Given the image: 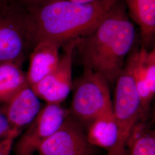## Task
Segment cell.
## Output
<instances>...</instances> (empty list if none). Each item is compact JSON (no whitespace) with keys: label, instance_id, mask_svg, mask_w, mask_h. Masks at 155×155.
I'll list each match as a JSON object with an SVG mask.
<instances>
[{"label":"cell","instance_id":"6da1fadb","mask_svg":"<svg viewBox=\"0 0 155 155\" xmlns=\"http://www.w3.org/2000/svg\"><path fill=\"white\" fill-rule=\"evenodd\" d=\"M118 1L96 0L78 4L48 0L24 5L32 48L43 40L55 41L63 46L71 40L89 35Z\"/></svg>","mask_w":155,"mask_h":155},{"label":"cell","instance_id":"7a4b0ae2","mask_svg":"<svg viewBox=\"0 0 155 155\" xmlns=\"http://www.w3.org/2000/svg\"><path fill=\"white\" fill-rule=\"evenodd\" d=\"M136 31L122 0H119L91 33L77 38L76 50L84 69L116 82L132 50Z\"/></svg>","mask_w":155,"mask_h":155},{"label":"cell","instance_id":"3957f363","mask_svg":"<svg viewBox=\"0 0 155 155\" xmlns=\"http://www.w3.org/2000/svg\"><path fill=\"white\" fill-rule=\"evenodd\" d=\"M113 111L117 127V140L107 155H129L127 141L136 125L144 116L134 83L132 67L127 59L117 79Z\"/></svg>","mask_w":155,"mask_h":155},{"label":"cell","instance_id":"277c9868","mask_svg":"<svg viewBox=\"0 0 155 155\" xmlns=\"http://www.w3.org/2000/svg\"><path fill=\"white\" fill-rule=\"evenodd\" d=\"M30 50L25 6L19 0H0V63L11 61L22 66Z\"/></svg>","mask_w":155,"mask_h":155},{"label":"cell","instance_id":"5b68a950","mask_svg":"<svg viewBox=\"0 0 155 155\" xmlns=\"http://www.w3.org/2000/svg\"><path fill=\"white\" fill-rule=\"evenodd\" d=\"M71 102V113L78 121L90 123L103 113L113 109L109 83L100 74L84 69L78 79Z\"/></svg>","mask_w":155,"mask_h":155},{"label":"cell","instance_id":"8992f818","mask_svg":"<svg viewBox=\"0 0 155 155\" xmlns=\"http://www.w3.org/2000/svg\"><path fill=\"white\" fill-rule=\"evenodd\" d=\"M70 114L61 104L47 103L13 147L15 155H33Z\"/></svg>","mask_w":155,"mask_h":155},{"label":"cell","instance_id":"52a82bcc","mask_svg":"<svg viewBox=\"0 0 155 155\" xmlns=\"http://www.w3.org/2000/svg\"><path fill=\"white\" fill-rule=\"evenodd\" d=\"M77 38L63 46V53L55 69L39 82L31 87L39 99L47 103H61L73 89L72 70L73 56Z\"/></svg>","mask_w":155,"mask_h":155},{"label":"cell","instance_id":"ba28073f","mask_svg":"<svg viewBox=\"0 0 155 155\" xmlns=\"http://www.w3.org/2000/svg\"><path fill=\"white\" fill-rule=\"evenodd\" d=\"M38 152V155H93L94 149L79 122L70 114Z\"/></svg>","mask_w":155,"mask_h":155},{"label":"cell","instance_id":"9c48e42d","mask_svg":"<svg viewBox=\"0 0 155 155\" xmlns=\"http://www.w3.org/2000/svg\"><path fill=\"white\" fill-rule=\"evenodd\" d=\"M127 59L130 61L135 87L139 95L142 112L147 117L155 94V51L142 47L133 50Z\"/></svg>","mask_w":155,"mask_h":155},{"label":"cell","instance_id":"30bf717a","mask_svg":"<svg viewBox=\"0 0 155 155\" xmlns=\"http://www.w3.org/2000/svg\"><path fill=\"white\" fill-rule=\"evenodd\" d=\"M13 129L22 132L32 122L41 109L40 99L27 84L2 107Z\"/></svg>","mask_w":155,"mask_h":155},{"label":"cell","instance_id":"8fae6325","mask_svg":"<svg viewBox=\"0 0 155 155\" xmlns=\"http://www.w3.org/2000/svg\"><path fill=\"white\" fill-rule=\"evenodd\" d=\"M60 43L43 40L33 47L29 57V65L26 77L30 87L39 82L58 66L60 60Z\"/></svg>","mask_w":155,"mask_h":155},{"label":"cell","instance_id":"7c38bea8","mask_svg":"<svg viewBox=\"0 0 155 155\" xmlns=\"http://www.w3.org/2000/svg\"><path fill=\"white\" fill-rule=\"evenodd\" d=\"M129 15L140 28L143 46L148 49L154 42L155 0H125Z\"/></svg>","mask_w":155,"mask_h":155},{"label":"cell","instance_id":"4fadbf2b","mask_svg":"<svg viewBox=\"0 0 155 155\" xmlns=\"http://www.w3.org/2000/svg\"><path fill=\"white\" fill-rule=\"evenodd\" d=\"M86 136L93 147L104 148L107 153L113 149L118 136L113 109L103 113L90 123Z\"/></svg>","mask_w":155,"mask_h":155},{"label":"cell","instance_id":"5bb4252c","mask_svg":"<svg viewBox=\"0 0 155 155\" xmlns=\"http://www.w3.org/2000/svg\"><path fill=\"white\" fill-rule=\"evenodd\" d=\"M21 66L14 62L0 63V104H5L28 84Z\"/></svg>","mask_w":155,"mask_h":155},{"label":"cell","instance_id":"9a60e30c","mask_svg":"<svg viewBox=\"0 0 155 155\" xmlns=\"http://www.w3.org/2000/svg\"><path fill=\"white\" fill-rule=\"evenodd\" d=\"M129 155H155V131L142 119L133 129L127 141Z\"/></svg>","mask_w":155,"mask_h":155},{"label":"cell","instance_id":"2e32d148","mask_svg":"<svg viewBox=\"0 0 155 155\" xmlns=\"http://www.w3.org/2000/svg\"><path fill=\"white\" fill-rule=\"evenodd\" d=\"M21 133L19 130H14L9 136L0 139V155H11L14 141Z\"/></svg>","mask_w":155,"mask_h":155},{"label":"cell","instance_id":"e0dca14e","mask_svg":"<svg viewBox=\"0 0 155 155\" xmlns=\"http://www.w3.org/2000/svg\"><path fill=\"white\" fill-rule=\"evenodd\" d=\"M14 130L16 129H12L4 111L0 107V139L9 136Z\"/></svg>","mask_w":155,"mask_h":155},{"label":"cell","instance_id":"ac0fdd59","mask_svg":"<svg viewBox=\"0 0 155 155\" xmlns=\"http://www.w3.org/2000/svg\"><path fill=\"white\" fill-rule=\"evenodd\" d=\"M19 1L22 3V4L25 5H27L34 4H36V3H39V2L48 1V0H19ZM64 1H67L72 2L74 3H78V4H86V3L93 2L96 0H64Z\"/></svg>","mask_w":155,"mask_h":155}]
</instances>
